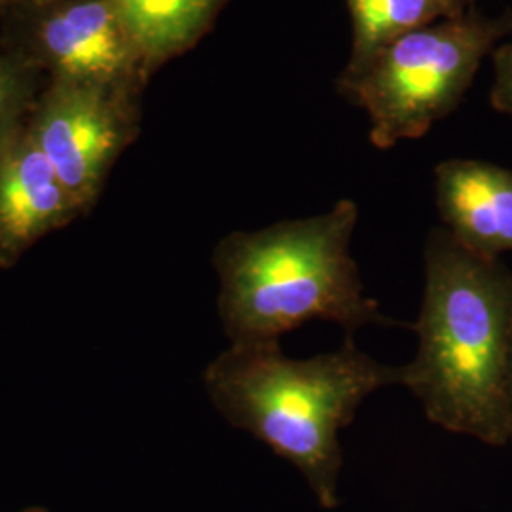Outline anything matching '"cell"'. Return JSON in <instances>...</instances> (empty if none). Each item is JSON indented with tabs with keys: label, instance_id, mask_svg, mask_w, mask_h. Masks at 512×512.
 Masks as SVG:
<instances>
[{
	"label": "cell",
	"instance_id": "6da1fadb",
	"mask_svg": "<svg viewBox=\"0 0 512 512\" xmlns=\"http://www.w3.org/2000/svg\"><path fill=\"white\" fill-rule=\"evenodd\" d=\"M423 262V300L410 327L420 344L403 366V385L431 423L490 446L511 444L512 272L444 228L429 232Z\"/></svg>",
	"mask_w": 512,
	"mask_h": 512
},
{
	"label": "cell",
	"instance_id": "7a4b0ae2",
	"mask_svg": "<svg viewBox=\"0 0 512 512\" xmlns=\"http://www.w3.org/2000/svg\"><path fill=\"white\" fill-rule=\"evenodd\" d=\"M403 382V366L378 363L351 336L311 359L279 344H230L203 374L220 416L294 465L323 509L340 503V431L372 393Z\"/></svg>",
	"mask_w": 512,
	"mask_h": 512
},
{
	"label": "cell",
	"instance_id": "3957f363",
	"mask_svg": "<svg viewBox=\"0 0 512 512\" xmlns=\"http://www.w3.org/2000/svg\"><path fill=\"white\" fill-rule=\"evenodd\" d=\"M357 220V203L340 200L323 215L220 239L213 266L230 344H279L311 321L334 323L351 338L370 325L406 327L365 294L349 251Z\"/></svg>",
	"mask_w": 512,
	"mask_h": 512
},
{
	"label": "cell",
	"instance_id": "277c9868",
	"mask_svg": "<svg viewBox=\"0 0 512 512\" xmlns=\"http://www.w3.org/2000/svg\"><path fill=\"white\" fill-rule=\"evenodd\" d=\"M507 19L463 12L395 40L365 65L344 71L340 88L370 120L380 150L420 139L458 107L476 73L511 33Z\"/></svg>",
	"mask_w": 512,
	"mask_h": 512
},
{
	"label": "cell",
	"instance_id": "5b68a950",
	"mask_svg": "<svg viewBox=\"0 0 512 512\" xmlns=\"http://www.w3.org/2000/svg\"><path fill=\"white\" fill-rule=\"evenodd\" d=\"M139 88L48 80L25 128L88 215L141 131Z\"/></svg>",
	"mask_w": 512,
	"mask_h": 512
},
{
	"label": "cell",
	"instance_id": "8992f818",
	"mask_svg": "<svg viewBox=\"0 0 512 512\" xmlns=\"http://www.w3.org/2000/svg\"><path fill=\"white\" fill-rule=\"evenodd\" d=\"M0 46L48 80L145 90L150 74L114 0H50L0 23Z\"/></svg>",
	"mask_w": 512,
	"mask_h": 512
},
{
	"label": "cell",
	"instance_id": "52a82bcc",
	"mask_svg": "<svg viewBox=\"0 0 512 512\" xmlns=\"http://www.w3.org/2000/svg\"><path fill=\"white\" fill-rule=\"evenodd\" d=\"M84 215L27 128L0 148V268Z\"/></svg>",
	"mask_w": 512,
	"mask_h": 512
},
{
	"label": "cell",
	"instance_id": "ba28073f",
	"mask_svg": "<svg viewBox=\"0 0 512 512\" xmlns=\"http://www.w3.org/2000/svg\"><path fill=\"white\" fill-rule=\"evenodd\" d=\"M444 230L473 255L499 260L512 251V171L482 160L454 158L435 167Z\"/></svg>",
	"mask_w": 512,
	"mask_h": 512
},
{
	"label": "cell",
	"instance_id": "9c48e42d",
	"mask_svg": "<svg viewBox=\"0 0 512 512\" xmlns=\"http://www.w3.org/2000/svg\"><path fill=\"white\" fill-rule=\"evenodd\" d=\"M116 10L152 76L186 54L215 25L228 0H114Z\"/></svg>",
	"mask_w": 512,
	"mask_h": 512
},
{
	"label": "cell",
	"instance_id": "30bf717a",
	"mask_svg": "<svg viewBox=\"0 0 512 512\" xmlns=\"http://www.w3.org/2000/svg\"><path fill=\"white\" fill-rule=\"evenodd\" d=\"M351 19V55L346 71L365 65L395 40L465 12L463 0H346Z\"/></svg>",
	"mask_w": 512,
	"mask_h": 512
},
{
	"label": "cell",
	"instance_id": "8fae6325",
	"mask_svg": "<svg viewBox=\"0 0 512 512\" xmlns=\"http://www.w3.org/2000/svg\"><path fill=\"white\" fill-rule=\"evenodd\" d=\"M42 76L33 65L0 46V148L27 124L42 90Z\"/></svg>",
	"mask_w": 512,
	"mask_h": 512
},
{
	"label": "cell",
	"instance_id": "7c38bea8",
	"mask_svg": "<svg viewBox=\"0 0 512 512\" xmlns=\"http://www.w3.org/2000/svg\"><path fill=\"white\" fill-rule=\"evenodd\" d=\"M494 84L490 101L495 110L512 118V40L503 42L492 52Z\"/></svg>",
	"mask_w": 512,
	"mask_h": 512
},
{
	"label": "cell",
	"instance_id": "4fadbf2b",
	"mask_svg": "<svg viewBox=\"0 0 512 512\" xmlns=\"http://www.w3.org/2000/svg\"><path fill=\"white\" fill-rule=\"evenodd\" d=\"M46 2H50V0H0V23L4 19L10 18V16H16L19 12L37 8V6H42Z\"/></svg>",
	"mask_w": 512,
	"mask_h": 512
},
{
	"label": "cell",
	"instance_id": "5bb4252c",
	"mask_svg": "<svg viewBox=\"0 0 512 512\" xmlns=\"http://www.w3.org/2000/svg\"><path fill=\"white\" fill-rule=\"evenodd\" d=\"M509 408H511V444H512V353H511V366H509Z\"/></svg>",
	"mask_w": 512,
	"mask_h": 512
},
{
	"label": "cell",
	"instance_id": "9a60e30c",
	"mask_svg": "<svg viewBox=\"0 0 512 512\" xmlns=\"http://www.w3.org/2000/svg\"><path fill=\"white\" fill-rule=\"evenodd\" d=\"M21 512H48L44 511V509H40V507H31V509H25V511Z\"/></svg>",
	"mask_w": 512,
	"mask_h": 512
}]
</instances>
